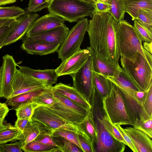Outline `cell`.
I'll list each match as a JSON object with an SVG mask.
<instances>
[{"label":"cell","mask_w":152,"mask_h":152,"mask_svg":"<svg viewBox=\"0 0 152 152\" xmlns=\"http://www.w3.org/2000/svg\"><path fill=\"white\" fill-rule=\"evenodd\" d=\"M91 18L86 31L90 47L103 60L121 70L119 64L120 55L115 36L118 22L108 12H94Z\"/></svg>","instance_id":"1"},{"label":"cell","mask_w":152,"mask_h":152,"mask_svg":"<svg viewBox=\"0 0 152 152\" xmlns=\"http://www.w3.org/2000/svg\"><path fill=\"white\" fill-rule=\"evenodd\" d=\"M115 36L120 56L134 62L138 53L152 65V55L143 47L142 41L133 26L126 20L117 23Z\"/></svg>","instance_id":"2"},{"label":"cell","mask_w":152,"mask_h":152,"mask_svg":"<svg viewBox=\"0 0 152 152\" xmlns=\"http://www.w3.org/2000/svg\"><path fill=\"white\" fill-rule=\"evenodd\" d=\"M50 13L70 23L78 21L85 17L92 18L93 4L83 0H51L48 7Z\"/></svg>","instance_id":"3"},{"label":"cell","mask_w":152,"mask_h":152,"mask_svg":"<svg viewBox=\"0 0 152 152\" xmlns=\"http://www.w3.org/2000/svg\"><path fill=\"white\" fill-rule=\"evenodd\" d=\"M120 56L121 68L127 77L140 91H147L152 84V65L139 53L134 62Z\"/></svg>","instance_id":"4"},{"label":"cell","mask_w":152,"mask_h":152,"mask_svg":"<svg viewBox=\"0 0 152 152\" xmlns=\"http://www.w3.org/2000/svg\"><path fill=\"white\" fill-rule=\"evenodd\" d=\"M111 84L110 94L103 98L104 107L108 117L114 125L132 126L133 124L128 116L120 89L111 82Z\"/></svg>","instance_id":"5"},{"label":"cell","mask_w":152,"mask_h":152,"mask_svg":"<svg viewBox=\"0 0 152 152\" xmlns=\"http://www.w3.org/2000/svg\"><path fill=\"white\" fill-rule=\"evenodd\" d=\"M31 119L42 124L51 136L52 132L57 129L67 130L81 134L76 124L65 119L47 107L40 106L36 107Z\"/></svg>","instance_id":"6"},{"label":"cell","mask_w":152,"mask_h":152,"mask_svg":"<svg viewBox=\"0 0 152 152\" xmlns=\"http://www.w3.org/2000/svg\"><path fill=\"white\" fill-rule=\"evenodd\" d=\"M52 91L55 102L49 107L65 119L76 124L84 119L89 109Z\"/></svg>","instance_id":"7"},{"label":"cell","mask_w":152,"mask_h":152,"mask_svg":"<svg viewBox=\"0 0 152 152\" xmlns=\"http://www.w3.org/2000/svg\"><path fill=\"white\" fill-rule=\"evenodd\" d=\"M89 20L84 18L69 30L68 34L57 51L59 59L62 61L80 50V46L87 31Z\"/></svg>","instance_id":"8"},{"label":"cell","mask_w":152,"mask_h":152,"mask_svg":"<svg viewBox=\"0 0 152 152\" xmlns=\"http://www.w3.org/2000/svg\"><path fill=\"white\" fill-rule=\"evenodd\" d=\"M93 53L92 50L91 55L83 66L76 73L70 75L72 79L73 86L86 98L90 104L94 89Z\"/></svg>","instance_id":"9"},{"label":"cell","mask_w":152,"mask_h":152,"mask_svg":"<svg viewBox=\"0 0 152 152\" xmlns=\"http://www.w3.org/2000/svg\"><path fill=\"white\" fill-rule=\"evenodd\" d=\"M18 66L13 57L8 54L3 56L0 66V98L7 100L13 93L12 83Z\"/></svg>","instance_id":"10"},{"label":"cell","mask_w":152,"mask_h":152,"mask_svg":"<svg viewBox=\"0 0 152 152\" xmlns=\"http://www.w3.org/2000/svg\"><path fill=\"white\" fill-rule=\"evenodd\" d=\"M92 49L90 47L80 49L64 61L56 69L55 71L58 76L75 74L84 65L91 55Z\"/></svg>","instance_id":"11"},{"label":"cell","mask_w":152,"mask_h":152,"mask_svg":"<svg viewBox=\"0 0 152 152\" xmlns=\"http://www.w3.org/2000/svg\"><path fill=\"white\" fill-rule=\"evenodd\" d=\"M39 15L33 13L24 15L18 19L4 41L3 46L15 42L22 39Z\"/></svg>","instance_id":"12"},{"label":"cell","mask_w":152,"mask_h":152,"mask_svg":"<svg viewBox=\"0 0 152 152\" xmlns=\"http://www.w3.org/2000/svg\"><path fill=\"white\" fill-rule=\"evenodd\" d=\"M12 86L13 93L10 98L37 89L50 86L44 81L27 75L19 69L15 73Z\"/></svg>","instance_id":"13"},{"label":"cell","mask_w":152,"mask_h":152,"mask_svg":"<svg viewBox=\"0 0 152 152\" xmlns=\"http://www.w3.org/2000/svg\"><path fill=\"white\" fill-rule=\"evenodd\" d=\"M61 17L50 13L38 18L31 26L26 36L32 37L38 34L64 25Z\"/></svg>","instance_id":"14"},{"label":"cell","mask_w":152,"mask_h":152,"mask_svg":"<svg viewBox=\"0 0 152 152\" xmlns=\"http://www.w3.org/2000/svg\"><path fill=\"white\" fill-rule=\"evenodd\" d=\"M120 90L128 116L133 124L137 119L144 121L152 117L148 114L143 105L133 95Z\"/></svg>","instance_id":"15"},{"label":"cell","mask_w":152,"mask_h":152,"mask_svg":"<svg viewBox=\"0 0 152 152\" xmlns=\"http://www.w3.org/2000/svg\"><path fill=\"white\" fill-rule=\"evenodd\" d=\"M22 38L23 43L21 48L31 55L43 56L53 53L57 51L60 45L34 40L26 35Z\"/></svg>","instance_id":"16"},{"label":"cell","mask_w":152,"mask_h":152,"mask_svg":"<svg viewBox=\"0 0 152 152\" xmlns=\"http://www.w3.org/2000/svg\"><path fill=\"white\" fill-rule=\"evenodd\" d=\"M69 31L64 24L30 37L34 40L61 45L66 39Z\"/></svg>","instance_id":"17"},{"label":"cell","mask_w":152,"mask_h":152,"mask_svg":"<svg viewBox=\"0 0 152 152\" xmlns=\"http://www.w3.org/2000/svg\"><path fill=\"white\" fill-rule=\"evenodd\" d=\"M131 140L137 152H152V141L147 134L134 128L124 129Z\"/></svg>","instance_id":"18"},{"label":"cell","mask_w":152,"mask_h":152,"mask_svg":"<svg viewBox=\"0 0 152 152\" xmlns=\"http://www.w3.org/2000/svg\"><path fill=\"white\" fill-rule=\"evenodd\" d=\"M54 91L89 109L91 106L86 98L75 87L60 82L52 86Z\"/></svg>","instance_id":"19"},{"label":"cell","mask_w":152,"mask_h":152,"mask_svg":"<svg viewBox=\"0 0 152 152\" xmlns=\"http://www.w3.org/2000/svg\"><path fill=\"white\" fill-rule=\"evenodd\" d=\"M19 69L27 75L38 80L45 82L47 84L52 86L56 83L58 77L55 69H34L28 66H18Z\"/></svg>","instance_id":"20"},{"label":"cell","mask_w":152,"mask_h":152,"mask_svg":"<svg viewBox=\"0 0 152 152\" xmlns=\"http://www.w3.org/2000/svg\"><path fill=\"white\" fill-rule=\"evenodd\" d=\"M76 125L81 133L89 141L94 148L97 142V136L91 109L89 110L84 119Z\"/></svg>","instance_id":"21"},{"label":"cell","mask_w":152,"mask_h":152,"mask_svg":"<svg viewBox=\"0 0 152 152\" xmlns=\"http://www.w3.org/2000/svg\"><path fill=\"white\" fill-rule=\"evenodd\" d=\"M103 75L120 89L133 95L135 92L140 91L127 77L122 69L113 76Z\"/></svg>","instance_id":"22"},{"label":"cell","mask_w":152,"mask_h":152,"mask_svg":"<svg viewBox=\"0 0 152 152\" xmlns=\"http://www.w3.org/2000/svg\"><path fill=\"white\" fill-rule=\"evenodd\" d=\"M52 86L41 88L18 95L7 99L5 103L11 106V109L15 110L20 105L32 101L36 97L49 90Z\"/></svg>","instance_id":"23"},{"label":"cell","mask_w":152,"mask_h":152,"mask_svg":"<svg viewBox=\"0 0 152 152\" xmlns=\"http://www.w3.org/2000/svg\"><path fill=\"white\" fill-rule=\"evenodd\" d=\"M125 7L126 12L134 20L138 10H152V0H126Z\"/></svg>","instance_id":"24"},{"label":"cell","mask_w":152,"mask_h":152,"mask_svg":"<svg viewBox=\"0 0 152 152\" xmlns=\"http://www.w3.org/2000/svg\"><path fill=\"white\" fill-rule=\"evenodd\" d=\"M93 64L95 72L104 75L113 76L117 71L120 70L103 60L96 55L94 51Z\"/></svg>","instance_id":"25"},{"label":"cell","mask_w":152,"mask_h":152,"mask_svg":"<svg viewBox=\"0 0 152 152\" xmlns=\"http://www.w3.org/2000/svg\"><path fill=\"white\" fill-rule=\"evenodd\" d=\"M93 84L94 88L103 98L109 95L111 88V82L104 75L94 71Z\"/></svg>","instance_id":"26"},{"label":"cell","mask_w":152,"mask_h":152,"mask_svg":"<svg viewBox=\"0 0 152 152\" xmlns=\"http://www.w3.org/2000/svg\"><path fill=\"white\" fill-rule=\"evenodd\" d=\"M40 132L37 123L36 121L32 120L20 136L19 141L21 143V147L34 140Z\"/></svg>","instance_id":"27"},{"label":"cell","mask_w":152,"mask_h":152,"mask_svg":"<svg viewBox=\"0 0 152 152\" xmlns=\"http://www.w3.org/2000/svg\"><path fill=\"white\" fill-rule=\"evenodd\" d=\"M22 133L15 125L9 124L6 128L0 131V145L19 140Z\"/></svg>","instance_id":"28"},{"label":"cell","mask_w":152,"mask_h":152,"mask_svg":"<svg viewBox=\"0 0 152 152\" xmlns=\"http://www.w3.org/2000/svg\"><path fill=\"white\" fill-rule=\"evenodd\" d=\"M25 152H61L58 147L47 145L33 140L21 147Z\"/></svg>","instance_id":"29"},{"label":"cell","mask_w":152,"mask_h":152,"mask_svg":"<svg viewBox=\"0 0 152 152\" xmlns=\"http://www.w3.org/2000/svg\"><path fill=\"white\" fill-rule=\"evenodd\" d=\"M126 0H111L109 12L118 22L124 18L126 12Z\"/></svg>","instance_id":"30"},{"label":"cell","mask_w":152,"mask_h":152,"mask_svg":"<svg viewBox=\"0 0 152 152\" xmlns=\"http://www.w3.org/2000/svg\"><path fill=\"white\" fill-rule=\"evenodd\" d=\"M134 20L133 26L142 41L152 42V27L145 25L139 20Z\"/></svg>","instance_id":"31"},{"label":"cell","mask_w":152,"mask_h":152,"mask_svg":"<svg viewBox=\"0 0 152 152\" xmlns=\"http://www.w3.org/2000/svg\"><path fill=\"white\" fill-rule=\"evenodd\" d=\"M37 107L32 101L20 105L15 110L17 118L31 119L34 110Z\"/></svg>","instance_id":"32"},{"label":"cell","mask_w":152,"mask_h":152,"mask_svg":"<svg viewBox=\"0 0 152 152\" xmlns=\"http://www.w3.org/2000/svg\"><path fill=\"white\" fill-rule=\"evenodd\" d=\"M24 10L18 6H0V19L18 18L24 15Z\"/></svg>","instance_id":"33"},{"label":"cell","mask_w":152,"mask_h":152,"mask_svg":"<svg viewBox=\"0 0 152 152\" xmlns=\"http://www.w3.org/2000/svg\"><path fill=\"white\" fill-rule=\"evenodd\" d=\"M52 87L49 90L41 94L32 101L38 107L40 106L50 107L55 102Z\"/></svg>","instance_id":"34"},{"label":"cell","mask_w":152,"mask_h":152,"mask_svg":"<svg viewBox=\"0 0 152 152\" xmlns=\"http://www.w3.org/2000/svg\"><path fill=\"white\" fill-rule=\"evenodd\" d=\"M77 134L74 132L70 130L57 129L52 132L51 136L61 137L75 144L82 151L79 142Z\"/></svg>","instance_id":"35"},{"label":"cell","mask_w":152,"mask_h":152,"mask_svg":"<svg viewBox=\"0 0 152 152\" xmlns=\"http://www.w3.org/2000/svg\"><path fill=\"white\" fill-rule=\"evenodd\" d=\"M50 3V1L46 0H29L28 7L25 10L24 15L39 11L48 7Z\"/></svg>","instance_id":"36"},{"label":"cell","mask_w":152,"mask_h":152,"mask_svg":"<svg viewBox=\"0 0 152 152\" xmlns=\"http://www.w3.org/2000/svg\"><path fill=\"white\" fill-rule=\"evenodd\" d=\"M133 127L147 134L152 138V117L145 121L136 120L133 124Z\"/></svg>","instance_id":"37"},{"label":"cell","mask_w":152,"mask_h":152,"mask_svg":"<svg viewBox=\"0 0 152 152\" xmlns=\"http://www.w3.org/2000/svg\"><path fill=\"white\" fill-rule=\"evenodd\" d=\"M137 19L147 26L152 27V10H141L138 11Z\"/></svg>","instance_id":"38"},{"label":"cell","mask_w":152,"mask_h":152,"mask_svg":"<svg viewBox=\"0 0 152 152\" xmlns=\"http://www.w3.org/2000/svg\"><path fill=\"white\" fill-rule=\"evenodd\" d=\"M60 138L63 145L59 147L62 152H82L83 151L77 145L72 143L64 139Z\"/></svg>","instance_id":"39"},{"label":"cell","mask_w":152,"mask_h":152,"mask_svg":"<svg viewBox=\"0 0 152 152\" xmlns=\"http://www.w3.org/2000/svg\"><path fill=\"white\" fill-rule=\"evenodd\" d=\"M77 135L79 144L83 152H95L93 146L81 134H77Z\"/></svg>","instance_id":"40"},{"label":"cell","mask_w":152,"mask_h":152,"mask_svg":"<svg viewBox=\"0 0 152 152\" xmlns=\"http://www.w3.org/2000/svg\"><path fill=\"white\" fill-rule=\"evenodd\" d=\"M143 106L148 114L152 116V84L147 91L146 96Z\"/></svg>","instance_id":"41"},{"label":"cell","mask_w":152,"mask_h":152,"mask_svg":"<svg viewBox=\"0 0 152 152\" xmlns=\"http://www.w3.org/2000/svg\"><path fill=\"white\" fill-rule=\"evenodd\" d=\"M34 140L42 144L59 147L58 146L54 141L51 136L50 134L46 133H40Z\"/></svg>","instance_id":"42"},{"label":"cell","mask_w":152,"mask_h":152,"mask_svg":"<svg viewBox=\"0 0 152 152\" xmlns=\"http://www.w3.org/2000/svg\"><path fill=\"white\" fill-rule=\"evenodd\" d=\"M22 144L20 142H17L7 144L0 145L3 152H22Z\"/></svg>","instance_id":"43"},{"label":"cell","mask_w":152,"mask_h":152,"mask_svg":"<svg viewBox=\"0 0 152 152\" xmlns=\"http://www.w3.org/2000/svg\"><path fill=\"white\" fill-rule=\"evenodd\" d=\"M114 126L121 134L122 137L126 142L127 145L133 152H137L136 149L131 140L125 132L124 128H123L121 126V125L119 124L114 125Z\"/></svg>","instance_id":"44"},{"label":"cell","mask_w":152,"mask_h":152,"mask_svg":"<svg viewBox=\"0 0 152 152\" xmlns=\"http://www.w3.org/2000/svg\"><path fill=\"white\" fill-rule=\"evenodd\" d=\"M15 21L13 23L3 26L0 28V49L4 46V41Z\"/></svg>","instance_id":"45"},{"label":"cell","mask_w":152,"mask_h":152,"mask_svg":"<svg viewBox=\"0 0 152 152\" xmlns=\"http://www.w3.org/2000/svg\"><path fill=\"white\" fill-rule=\"evenodd\" d=\"M93 5L94 9V12H108L110 9L109 4L96 1L93 3Z\"/></svg>","instance_id":"46"},{"label":"cell","mask_w":152,"mask_h":152,"mask_svg":"<svg viewBox=\"0 0 152 152\" xmlns=\"http://www.w3.org/2000/svg\"><path fill=\"white\" fill-rule=\"evenodd\" d=\"M31 119L17 118L15 122V126L19 129L22 133L25 129L30 123Z\"/></svg>","instance_id":"47"},{"label":"cell","mask_w":152,"mask_h":152,"mask_svg":"<svg viewBox=\"0 0 152 152\" xmlns=\"http://www.w3.org/2000/svg\"><path fill=\"white\" fill-rule=\"evenodd\" d=\"M147 91H138L134 92V96L136 100L143 105L145 99Z\"/></svg>","instance_id":"48"},{"label":"cell","mask_w":152,"mask_h":152,"mask_svg":"<svg viewBox=\"0 0 152 152\" xmlns=\"http://www.w3.org/2000/svg\"><path fill=\"white\" fill-rule=\"evenodd\" d=\"M18 18H5L0 19V28L3 26L8 25L15 22Z\"/></svg>","instance_id":"49"},{"label":"cell","mask_w":152,"mask_h":152,"mask_svg":"<svg viewBox=\"0 0 152 152\" xmlns=\"http://www.w3.org/2000/svg\"><path fill=\"white\" fill-rule=\"evenodd\" d=\"M7 105L5 103L4 104L0 107V118L4 119L7 115L9 109Z\"/></svg>","instance_id":"50"},{"label":"cell","mask_w":152,"mask_h":152,"mask_svg":"<svg viewBox=\"0 0 152 152\" xmlns=\"http://www.w3.org/2000/svg\"><path fill=\"white\" fill-rule=\"evenodd\" d=\"M143 47L147 51L151 54H152V42H144Z\"/></svg>","instance_id":"51"},{"label":"cell","mask_w":152,"mask_h":152,"mask_svg":"<svg viewBox=\"0 0 152 152\" xmlns=\"http://www.w3.org/2000/svg\"><path fill=\"white\" fill-rule=\"evenodd\" d=\"M17 0H0V6L7 4L13 3L16 2Z\"/></svg>","instance_id":"52"},{"label":"cell","mask_w":152,"mask_h":152,"mask_svg":"<svg viewBox=\"0 0 152 152\" xmlns=\"http://www.w3.org/2000/svg\"><path fill=\"white\" fill-rule=\"evenodd\" d=\"M4 118H0V131L6 128L8 124L5 125L3 124Z\"/></svg>","instance_id":"53"},{"label":"cell","mask_w":152,"mask_h":152,"mask_svg":"<svg viewBox=\"0 0 152 152\" xmlns=\"http://www.w3.org/2000/svg\"><path fill=\"white\" fill-rule=\"evenodd\" d=\"M110 1L111 0H94L93 3L96 1L110 4Z\"/></svg>","instance_id":"54"},{"label":"cell","mask_w":152,"mask_h":152,"mask_svg":"<svg viewBox=\"0 0 152 152\" xmlns=\"http://www.w3.org/2000/svg\"><path fill=\"white\" fill-rule=\"evenodd\" d=\"M84 1H86L89 2L90 3H91V4H93V2H94V0H83Z\"/></svg>","instance_id":"55"},{"label":"cell","mask_w":152,"mask_h":152,"mask_svg":"<svg viewBox=\"0 0 152 152\" xmlns=\"http://www.w3.org/2000/svg\"><path fill=\"white\" fill-rule=\"evenodd\" d=\"M4 104L5 103H1V102H0V107L4 105Z\"/></svg>","instance_id":"56"},{"label":"cell","mask_w":152,"mask_h":152,"mask_svg":"<svg viewBox=\"0 0 152 152\" xmlns=\"http://www.w3.org/2000/svg\"><path fill=\"white\" fill-rule=\"evenodd\" d=\"M0 152H3L2 149L0 147Z\"/></svg>","instance_id":"57"},{"label":"cell","mask_w":152,"mask_h":152,"mask_svg":"<svg viewBox=\"0 0 152 152\" xmlns=\"http://www.w3.org/2000/svg\"><path fill=\"white\" fill-rule=\"evenodd\" d=\"M46 1H50L51 0H46Z\"/></svg>","instance_id":"58"}]
</instances>
